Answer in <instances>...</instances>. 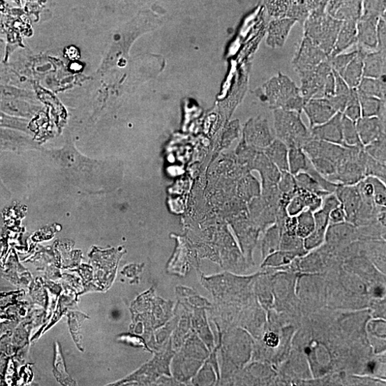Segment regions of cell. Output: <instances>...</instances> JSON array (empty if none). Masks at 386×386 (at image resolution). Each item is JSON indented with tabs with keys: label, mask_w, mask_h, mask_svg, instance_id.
Wrapping results in <instances>:
<instances>
[{
	"label": "cell",
	"mask_w": 386,
	"mask_h": 386,
	"mask_svg": "<svg viewBox=\"0 0 386 386\" xmlns=\"http://www.w3.org/2000/svg\"><path fill=\"white\" fill-rule=\"evenodd\" d=\"M54 164L74 185L87 193L96 192L103 165L101 163L82 156L73 139L68 138L61 149L47 151Z\"/></svg>",
	"instance_id": "obj_1"
},
{
	"label": "cell",
	"mask_w": 386,
	"mask_h": 386,
	"mask_svg": "<svg viewBox=\"0 0 386 386\" xmlns=\"http://www.w3.org/2000/svg\"><path fill=\"white\" fill-rule=\"evenodd\" d=\"M263 89L272 109L281 108L302 113L306 102L300 88L288 76L279 73L263 85Z\"/></svg>",
	"instance_id": "obj_2"
},
{
	"label": "cell",
	"mask_w": 386,
	"mask_h": 386,
	"mask_svg": "<svg viewBox=\"0 0 386 386\" xmlns=\"http://www.w3.org/2000/svg\"><path fill=\"white\" fill-rule=\"evenodd\" d=\"M274 118L276 138L288 147H302L311 138L301 112L279 108L274 110Z\"/></svg>",
	"instance_id": "obj_3"
},
{
	"label": "cell",
	"mask_w": 386,
	"mask_h": 386,
	"mask_svg": "<svg viewBox=\"0 0 386 386\" xmlns=\"http://www.w3.org/2000/svg\"><path fill=\"white\" fill-rule=\"evenodd\" d=\"M342 23L330 18L310 20L306 24L304 36L329 57Z\"/></svg>",
	"instance_id": "obj_4"
},
{
	"label": "cell",
	"mask_w": 386,
	"mask_h": 386,
	"mask_svg": "<svg viewBox=\"0 0 386 386\" xmlns=\"http://www.w3.org/2000/svg\"><path fill=\"white\" fill-rule=\"evenodd\" d=\"M332 72L333 69L328 59L299 75L302 80L300 92L306 103L311 98H324L325 84Z\"/></svg>",
	"instance_id": "obj_5"
},
{
	"label": "cell",
	"mask_w": 386,
	"mask_h": 386,
	"mask_svg": "<svg viewBox=\"0 0 386 386\" xmlns=\"http://www.w3.org/2000/svg\"><path fill=\"white\" fill-rule=\"evenodd\" d=\"M329 56L304 36L292 59V66L299 75L328 61Z\"/></svg>",
	"instance_id": "obj_6"
},
{
	"label": "cell",
	"mask_w": 386,
	"mask_h": 386,
	"mask_svg": "<svg viewBox=\"0 0 386 386\" xmlns=\"http://www.w3.org/2000/svg\"><path fill=\"white\" fill-rule=\"evenodd\" d=\"M29 134L6 127H0V151L20 154L38 148Z\"/></svg>",
	"instance_id": "obj_7"
},
{
	"label": "cell",
	"mask_w": 386,
	"mask_h": 386,
	"mask_svg": "<svg viewBox=\"0 0 386 386\" xmlns=\"http://www.w3.org/2000/svg\"><path fill=\"white\" fill-rule=\"evenodd\" d=\"M302 148L309 159H327L336 166L343 160L346 151V147L344 146L313 138L308 140Z\"/></svg>",
	"instance_id": "obj_8"
},
{
	"label": "cell",
	"mask_w": 386,
	"mask_h": 386,
	"mask_svg": "<svg viewBox=\"0 0 386 386\" xmlns=\"http://www.w3.org/2000/svg\"><path fill=\"white\" fill-rule=\"evenodd\" d=\"M303 111L310 122V128L322 125L339 112L332 98H311L308 101Z\"/></svg>",
	"instance_id": "obj_9"
},
{
	"label": "cell",
	"mask_w": 386,
	"mask_h": 386,
	"mask_svg": "<svg viewBox=\"0 0 386 386\" xmlns=\"http://www.w3.org/2000/svg\"><path fill=\"white\" fill-rule=\"evenodd\" d=\"M334 194L343 207L346 221L354 225L362 203V198L357 186L339 184Z\"/></svg>",
	"instance_id": "obj_10"
},
{
	"label": "cell",
	"mask_w": 386,
	"mask_h": 386,
	"mask_svg": "<svg viewBox=\"0 0 386 386\" xmlns=\"http://www.w3.org/2000/svg\"><path fill=\"white\" fill-rule=\"evenodd\" d=\"M343 113L338 112L329 121L310 128L311 138L343 146Z\"/></svg>",
	"instance_id": "obj_11"
},
{
	"label": "cell",
	"mask_w": 386,
	"mask_h": 386,
	"mask_svg": "<svg viewBox=\"0 0 386 386\" xmlns=\"http://www.w3.org/2000/svg\"><path fill=\"white\" fill-rule=\"evenodd\" d=\"M355 124L364 146L386 138L385 122L378 117H362Z\"/></svg>",
	"instance_id": "obj_12"
},
{
	"label": "cell",
	"mask_w": 386,
	"mask_h": 386,
	"mask_svg": "<svg viewBox=\"0 0 386 386\" xmlns=\"http://www.w3.org/2000/svg\"><path fill=\"white\" fill-rule=\"evenodd\" d=\"M378 19L375 17H367L356 24L357 26V43L359 45V48L366 52L378 50Z\"/></svg>",
	"instance_id": "obj_13"
},
{
	"label": "cell",
	"mask_w": 386,
	"mask_h": 386,
	"mask_svg": "<svg viewBox=\"0 0 386 386\" xmlns=\"http://www.w3.org/2000/svg\"><path fill=\"white\" fill-rule=\"evenodd\" d=\"M41 109L38 103L24 99H13L0 101V110L20 118L31 119Z\"/></svg>",
	"instance_id": "obj_14"
},
{
	"label": "cell",
	"mask_w": 386,
	"mask_h": 386,
	"mask_svg": "<svg viewBox=\"0 0 386 386\" xmlns=\"http://www.w3.org/2000/svg\"><path fill=\"white\" fill-rule=\"evenodd\" d=\"M247 137L253 144L262 148L264 150L268 147L276 136L273 135L268 121L264 119H258L255 121H251L247 128Z\"/></svg>",
	"instance_id": "obj_15"
},
{
	"label": "cell",
	"mask_w": 386,
	"mask_h": 386,
	"mask_svg": "<svg viewBox=\"0 0 386 386\" xmlns=\"http://www.w3.org/2000/svg\"><path fill=\"white\" fill-rule=\"evenodd\" d=\"M357 54L340 74L350 89L357 88L364 77V59L368 53L359 48Z\"/></svg>",
	"instance_id": "obj_16"
},
{
	"label": "cell",
	"mask_w": 386,
	"mask_h": 386,
	"mask_svg": "<svg viewBox=\"0 0 386 386\" xmlns=\"http://www.w3.org/2000/svg\"><path fill=\"white\" fill-rule=\"evenodd\" d=\"M356 227L357 226L347 221L329 224L326 230L325 241H327L331 245H342L349 243L357 235Z\"/></svg>",
	"instance_id": "obj_17"
},
{
	"label": "cell",
	"mask_w": 386,
	"mask_h": 386,
	"mask_svg": "<svg viewBox=\"0 0 386 386\" xmlns=\"http://www.w3.org/2000/svg\"><path fill=\"white\" fill-rule=\"evenodd\" d=\"M295 20L284 19L275 20L270 24L267 44L272 48L281 47L285 43Z\"/></svg>",
	"instance_id": "obj_18"
},
{
	"label": "cell",
	"mask_w": 386,
	"mask_h": 386,
	"mask_svg": "<svg viewBox=\"0 0 386 386\" xmlns=\"http://www.w3.org/2000/svg\"><path fill=\"white\" fill-rule=\"evenodd\" d=\"M358 43L357 26L355 21L342 23L333 50L329 57L343 53V51Z\"/></svg>",
	"instance_id": "obj_19"
},
{
	"label": "cell",
	"mask_w": 386,
	"mask_h": 386,
	"mask_svg": "<svg viewBox=\"0 0 386 386\" xmlns=\"http://www.w3.org/2000/svg\"><path fill=\"white\" fill-rule=\"evenodd\" d=\"M385 52L377 50L368 52L364 59V77H385Z\"/></svg>",
	"instance_id": "obj_20"
},
{
	"label": "cell",
	"mask_w": 386,
	"mask_h": 386,
	"mask_svg": "<svg viewBox=\"0 0 386 386\" xmlns=\"http://www.w3.org/2000/svg\"><path fill=\"white\" fill-rule=\"evenodd\" d=\"M264 154L281 172L288 171V147L283 141L276 138L265 148Z\"/></svg>",
	"instance_id": "obj_21"
},
{
	"label": "cell",
	"mask_w": 386,
	"mask_h": 386,
	"mask_svg": "<svg viewBox=\"0 0 386 386\" xmlns=\"http://www.w3.org/2000/svg\"><path fill=\"white\" fill-rule=\"evenodd\" d=\"M358 92V91H357ZM359 94L362 117H378L385 122V100Z\"/></svg>",
	"instance_id": "obj_22"
},
{
	"label": "cell",
	"mask_w": 386,
	"mask_h": 386,
	"mask_svg": "<svg viewBox=\"0 0 386 386\" xmlns=\"http://www.w3.org/2000/svg\"><path fill=\"white\" fill-rule=\"evenodd\" d=\"M385 77L381 78L363 77L356 90L359 94L385 100Z\"/></svg>",
	"instance_id": "obj_23"
},
{
	"label": "cell",
	"mask_w": 386,
	"mask_h": 386,
	"mask_svg": "<svg viewBox=\"0 0 386 386\" xmlns=\"http://www.w3.org/2000/svg\"><path fill=\"white\" fill-rule=\"evenodd\" d=\"M288 171L293 175L305 172L311 160L301 147H288Z\"/></svg>",
	"instance_id": "obj_24"
},
{
	"label": "cell",
	"mask_w": 386,
	"mask_h": 386,
	"mask_svg": "<svg viewBox=\"0 0 386 386\" xmlns=\"http://www.w3.org/2000/svg\"><path fill=\"white\" fill-rule=\"evenodd\" d=\"M258 163L261 172L263 184H278L281 171L264 153L261 154Z\"/></svg>",
	"instance_id": "obj_25"
},
{
	"label": "cell",
	"mask_w": 386,
	"mask_h": 386,
	"mask_svg": "<svg viewBox=\"0 0 386 386\" xmlns=\"http://www.w3.org/2000/svg\"><path fill=\"white\" fill-rule=\"evenodd\" d=\"M13 99H24L38 103L35 94L29 89L0 84V101Z\"/></svg>",
	"instance_id": "obj_26"
},
{
	"label": "cell",
	"mask_w": 386,
	"mask_h": 386,
	"mask_svg": "<svg viewBox=\"0 0 386 386\" xmlns=\"http://www.w3.org/2000/svg\"><path fill=\"white\" fill-rule=\"evenodd\" d=\"M299 188L317 194L322 198L329 195L321 188L315 178L306 172H301L295 175Z\"/></svg>",
	"instance_id": "obj_27"
},
{
	"label": "cell",
	"mask_w": 386,
	"mask_h": 386,
	"mask_svg": "<svg viewBox=\"0 0 386 386\" xmlns=\"http://www.w3.org/2000/svg\"><path fill=\"white\" fill-rule=\"evenodd\" d=\"M297 218L296 235L304 239L311 235L315 229L313 213L309 209H305Z\"/></svg>",
	"instance_id": "obj_28"
},
{
	"label": "cell",
	"mask_w": 386,
	"mask_h": 386,
	"mask_svg": "<svg viewBox=\"0 0 386 386\" xmlns=\"http://www.w3.org/2000/svg\"><path fill=\"white\" fill-rule=\"evenodd\" d=\"M343 140L344 147L364 146L361 142L355 122L343 114Z\"/></svg>",
	"instance_id": "obj_29"
},
{
	"label": "cell",
	"mask_w": 386,
	"mask_h": 386,
	"mask_svg": "<svg viewBox=\"0 0 386 386\" xmlns=\"http://www.w3.org/2000/svg\"><path fill=\"white\" fill-rule=\"evenodd\" d=\"M282 230L276 223L267 232L263 242L264 255L272 254L280 250Z\"/></svg>",
	"instance_id": "obj_30"
},
{
	"label": "cell",
	"mask_w": 386,
	"mask_h": 386,
	"mask_svg": "<svg viewBox=\"0 0 386 386\" xmlns=\"http://www.w3.org/2000/svg\"><path fill=\"white\" fill-rule=\"evenodd\" d=\"M343 114L354 122L357 121L362 117L359 94L356 88L350 89V93Z\"/></svg>",
	"instance_id": "obj_31"
},
{
	"label": "cell",
	"mask_w": 386,
	"mask_h": 386,
	"mask_svg": "<svg viewBox=\"0 0 386 386\" xmlns=\"http://www.w3.org/2000/svg\"><path fill=\"white\" fill-rule=\"evenodd\" d=\"M28 119L13 117L0 110V127L16 129L31 134Z\"/></svg>",
	"instance_id": "obj_32"
},
{
	"label": "cell",
	"mask_w": 386,
	"mask_h": 386,
	"mask_svg": "<svg viewBox=\"0 0 386 386\" xmlns=\"http://www.w3.org/2000/svg\"><path fill=\"white\" fill-rule=\"evenodd\" d=\"M303 255L299 252L279 250L270 254L265 259L264 265L279 266L285 265L292 261L295 258Z\"/></svg>",
	"instance_id": "obj_33"
},
{
	"label": "cell",
	"mask_w": 386,
	"mask_h": 386,
	"mask_svg": "<svg viewBox=\"0 0 386 386\" xmlns=\"http://www.w3.org/2000/svg\"><path fill=\"white\" fill-rule=\"evenodd\" d=\"M278 188L281 194L295 195L299 191L295 175L289 171H282L280 179L278 182Z\"/></svg>",
	"instance_id": "obj_34"
},
{
	"label": "cell",
	"mask_w": 386,
	"mask_h": 386,
	"mask_svg": "<svg viewBox=\"0 0 386 386\" xmlns=\"http://www.w3.org/2000/svg\"><path fill=\"white\" fill-rule=\"evenodd\" d=\"M365 152L377 161L386 165V140H376L364 146Z\"/></svg>",
	"instance_id": "obj_35"
},
{
	"label": "cell",
	"mask_w": 386,
	"mask_h": 386,
	"mask_svg": "<svg viewBox=\"0 0 386 386\" xmlns=\"http://www.w3.org/2000/svg\"><path fill=\"white\" fill-rule=\"evenodd\" d=\"M386 165L373 159L366 154L365 161V175L378 178L380 181H386Z\"/></svg>",
	"instance_id": "obj_36"
},
{
	"label": "cell",
	"mask_w": 386,
	"mask_h": 386,
	"mask_svg": "<svg viewBox=\"0 0 386 386\" xmlns=\"http://www.w3.org/2000/svg\"><path fill=\"white\" fill-rule=\"evenodd\" d=\"M314 168L328 180H332L336 172L337 166L335 163L327 159L321 158L310 159Z\"/></svg>",
	"instance_id": "obj_37"
},
{
	"label": "cell",
	"mask_w": 386,
	"mask_h": 386,
	"mask_svg": "<svg viewBox=\"0 0 386 386\" xmlns=\"http://www.w3.org/2000/svg\"><path fill=\"white\" fill-rule=\"evenodd\" d=\"M357 52L358 50H356L349 53H341L336 56L329 57V61L333 70L340 75Z\"/></svg>",
	"instance_id": "obj_38"
},
{
	"label": "cell",
	"mask_w": 386,
	"mask_h": 386,
	"mask_svg": "<svg viewBox=\"0 0 386 386\" xmlns=\"http://www.w3.org/2000/svg\"><path fill=\"white\" fill-rule=\"evenodd\" d=\"M373 186V201L377 206L386 207L385 183L375 177H367Z\"/></svg>",
	"instance_id": "obj_39"
},
{
	"label": "cell",
	"mask_w": 386,
	"mask_h": 386,
	"mask_svg": "<svg viewBox=\"0 0 386 386\" xmlns=\"http://www.w3.org/2000/svg\"><path fill=\"white\" fill-rule=\"evenodd\" d=\"M327 229L315 228L313 232L304 239V246L306 251H312L320 246L325 240Z\"/></svg>",
	"instance_id": "obj_40"
},
{
	"label": "cell",
	"mask_w": 386,
	"mask_h": 386,
	"mask_svg": "<svg viewBox=\"0 0 386 386\" xmlns=\"http://www.w3.org/2000/svg\"><path fill=\"white\" fill-rule=\"evenodd\" d=\"M305 209H306L305 202L298 191L286 205V214L288 216L296 217Z\"/></svg>",
	"instance_id": "obj_41"
},
{
	"label": "cell",
	"mask_w": 386,
	"mask_h": 386,
	"mask_svg": "<svg viewBox=\"0 0 386 386\" xmlns=\"http://www.w3.org/2000/svg\"><path fill=\"white\" fill-rule=\"evenodd\" d=\"M299 193L302 195L307 209L313 213L319 210L322 207V198L321 196L299 188Z\"/></svg>",
	"instance_id": "obj_42"
},
{
	"label": "cell",
	"mask_w": 386,
	"mask_h": 386,
	"mask_svg": "<svg viewBox=\"0 0 386 386\" xmlns=\"http://www.w3.org/2000/svg\"><path fill=\"white\" fill-rule=\"evenodd\" d=\"M19 82V75L10 67L0 63V84L20 87Z\"/></svg>",
	"instance_id": "obj_43"
},
{
	"label": "cell",
	"mask_w": 386,
	"mask_h": 386,
	"mask_svg": "<svg viewBox=\"0 0 386 386\" xmlns=\"http://www.w3.org/2000/svg\"><path fill=\"white\" fill-rule=\"evenodd\" d=\"M333 72L335 77V96L348 97L350 93V88L339 73L334 70Z\"/></svg>",
	"instance_id": "obj_44"
},
{
	"label": "cell",
	"mask_w": 386,
	"mask_h": 386,
	"mask_svg": "<svg viewBox=\"0 0 386 386\" xmlns=\"http://www.w3.org/2000/svg\"><path fill=\"white\" fill-rule=\"evenodd\" d=\"M386 29L385 22L383 19H380L377 24V40H378V50L385 52L386 45Z\"/></svg>",
	"instance_id": "obj_45"
},
{
	"label": "cell",
	"mask_w": 386,
	"mask_h": 386,
	"mask_svg": "<svg viewBox=\"0 0 386 386\" xmlns=\"http://www.w3.org/2000/svg\"><path fill=\"white\" fill-rule=\"evenodd\" d=\"M341 205L338 198L334 193L325 196L322 198V209L330 213L336 207Z\"/></svg>",
	"instance_id": "obj_46"
},
{
	"label": "cell",
	"mask_w": 386,
	"mask_h": 386,
	"mask_svg": "<svg viewBox=\"0 0 386 386\" xmlns=\"http://www.w3.org/2000/svg\"><path fill=\"white\" fill-rule=\"evenodd\" d=\"M345 221H346V216L341 205L329 213L330 224L340 223Z\"/></svg>",
	"instance_id": "obj_47"
},
{
	"label": "cell",
	"mask_w": 386,
	"mask_h": 386,
	"mask_svg": "<svg viewBox=\"0 0 386 386\" xmlns=\"http://www.w3.org/2000/svg\"><path fill=\"white\" fill-rule=\"evenodd\" d=\"M279 337L274 333H269L265 336V342L271 347H275L279 344Z\"/></svg>",
	"instance_id": "obj_48"
},
{
	"label": "cell",
	"mask_w": 386,
	"mask_h": 386,
	"mask_svg": "<svg viewBox=\"0 0 386 386\" xmlns=\"http://www.w3.org/2000/svg\"><path fill=\"white\" fill-rule=\"evenodd\" d=\"M375 294L377 296H379L382 294V290L380 288H376V290H375Z\"/></svg>",
	"instance_id": "obj_49"
}]
</instances>
